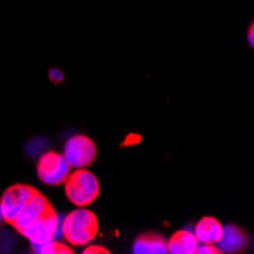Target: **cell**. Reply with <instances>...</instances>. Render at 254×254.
I'll return each mask as SVG.
<instances>
[{
  "instance_id": "obj_2",
  "label": "cell",
  "mask_w": 254,
  "mask_h": 254,
  "mask_svg": "<svg viewBox=\"0 0 254 254\" xmlns=\"http://www.w3.org/2000/svg\"><path fill=\"white\" fill-rule=\"evenodd\" d=\"M64 190L68 201L78 207H87L95 202L101 193L98 178L84 168L75 169L64 181Z\"/></svg>"
},
{
  "instance_id": "obj_5",
  "label": "cell",
  "mask_w": 254,
  "mask_h": 254,
  "mask_svg": "<svg viewBox=\"0 0 254 254\" xmlns=\"http://www.w3.org/2000/svg\"><path fill=\"white\" fill-rule=\"evenodd\" d=\"M64 158L70 168H85L95 161L98 155V149L95 142L87 135H73L67 140L64 146Z\"/></svg>"
},
{
  "instance_id": "obj_7",
  "label": "cell",
  "mask_w": 254,
  "mask_h": 254,
  "mask_svg": "<svg viewBox=\"0 0 254 254\" xmlns=\"http://www.w3.org/2000/svg\"><path fill=\"white\" fill-rule=\"evenodd\" d=\"M51 202L48 201L44 195H41L38 190H35L31 198L26 201V204L23 205V209L18 212V215L15 216V219L12 221L11 225H14L15 230H23L25 227H28L31 222H34L37 218L41 216V213L46 210V207H48Z\"/></svg>"
},
{
  "instance_id": "obj_17",
  "label": "cell",
  "mask_w": 254,
  "mask_h": 254,
  "mask_svg": "<svg viewBox=\"0 0 254 254\" xmlns=\"http://www.w3.org/2000/svg\"><path fill=\"white\" fill-rule=\"evenodd\" d=\"M2 219H3V216H2V209H0V222H2Z\"/></svg>"
},
{
  "instance_id": "obj_4",
  "label": "cell",
  "mask_w": 254,
  "mask_h": 254,
  "mask_svg": "<svg viewBox=\"0 0 254 254\" xmlns=\"http://www.w3.org/2000/svg\"><path fill=\"white\" fill-rule=\"evenodd\" d=\"M37 174L38 178L48 184V186H60L70 174V166L63 154L58 152H46L38 158L37 163Z\"/></svg>"
},
{
  "instance_id": "obj_16",
  "label": "cell",
  "mask_w": 254,
  "mask_h": 254,
  "mask_svg": "<svg viewBox=\"0 0 254 254\" xmlns=\"http://www.w3.org/2000/svg\"><path fill=\"white\" fill-rule=\"evenodd\" d=\"M247 35H248V43L253 46V43H254V38H253V37H254V26H253V25H250V28H248V34H247Z\"/></svg>"
},
{
  "instance_id": "obj_14",
  "label": "cell",
  "mask_w": 254,
  "mask_h": 254,
  "mask_svg": "<svg viewBox=\"0 0 254 254\" xmlns=\"http://www.w3.org/2000/svg\"><path fill=\"white\" fill-rule=\"evenodd\" d=\"M49 78H51V81H54V82H61L63 78H64V75H63L61 70H58V68H51Z\"/></svg>"
},
{
  "instance_id": "obj_15",
  "label": "cell",
  "mask_w": 254,
  "mask_h": 254,
  "mask_svg": "<svg viewBox=\"0 0 254 254\" xmlns=\"http://www.w3.org/2000/svg\"><path fill=\"white\" fill-rule=\"evenodd\" d=\"M108 254L110 251L107 248H102V247H87L84 254Z\"/></svg>"
},
{
  "instance_id": "obj_8",
  "label": "cell",
  "mask_w": 254,
  "mask_h": 254,
  "mask_svg": "<svg viewBox=\"0 0 254 254\" xmlns=\"http://www.w3.org/2000/svg\"><path fill=\"white\" fill-rule=\"evenodd\" d=\"M166 247L171 254H196L198 239L189 230H178L169 241H166Z\"/></svg>"
},
{
  "instance_id": "obj_3",
  "label": "cell",
  "mask_w": 254,
  "mask_h": 254,
  "mask_svg": "<svg viewBox=\"0 0 254 254\" xmlns=\"http://www.w3.org/2000/svg\"><path fill=\"white\" fill-rule=\"evenodd\" d=\"M20 233L29 239L32 245H41L55 239L58 233V215L54 210V207L49 204L41 216L31 222L28 227L20 230Z\"/></svg>"
},
{
  "instance_id": "obj_10",
  "label": "cell",
  "mask_w": 254,
  "mask_h": 254,
  "mask_svg": "<svg viewBox=\"0 0 254 254\" xmlns=\"http://www.w3.org/2000/svg\"><path fill=\"white\" fill-rule=\"evenodd\" d=\"M132 251L135 254H165L168 253L166 239L157 233L140 235L132 245Z\"/></svg>"
},
{
  "instance_id": "obj_13",
  "label": "cell",
  "mask_w": 254,
  "mask_h": 254,
  "mask_svg": "<svg viewBox=\"0 0 254 254\" xmlns=\"http://www.w3.org/2000/svg\"><path fill=\"white\" fill-rule=\"evenodd\" d=\"M221 250L218 247H215L213 244H202L201 247L198 245L196 248V254H219Z\"/></svg>"
},
{
  "instance_id": "obj_6",
  "label": "cell",
  "mask_w": 254,
  "mask_h": 254,
  "mask_svg": "<svg viewBox=\"0 0 254 254\" xmlns=\"http://www.w3.org/2000/svg\"><path fill=\"white\" fill-rule=\"evenodd\" d=\"M35 192L32 186L28 184H14V186L8 188L0 199V209H2L3 221L8 224H12L18 212L23 209V205L31 198V195Z\"/></svg>"
},
{
  "instance_id": "obj_1",
  "label": "cell",
  "mask_w": 254,
  "mask_h": 254,
  "mask_svg": "<svg viewBox=\"0 0 254 254\" xmlns=\"http://www.w3.org/2000/svg\"><path fill=\"white\" fill-rule=\"evenodd\" d=\"M99 222L93 212L87 209H78L68 213L63 222L64 239L75 247L87 245L98 236Z\"/></svg>"
},
{
  "instance_id": "obj_11",
  "label": "cell",
  "mask_w": 254,
  "mask_h": 254,
  "mask_svg": "<svg viewBox=\"0 0 254 254\" xmlns=\"http://www.w3.org/2000/svg\"><path fill=\"white\" fill-rule=\"evenodd\" d=\"M247 247V235L236 225L224 227L222 238L219 239V250L221 253H239Z\"/></svg>"
},
{
  "instance_id": "obj_12",
  "label": "cell",
  "mask_w": 254,
  "mask_h": 254,
  "mask_svg": "<svg viewBox=\"0 0 254 254\" xmlns=\"http://www.w3.org/2000/svg\"><path fill=\"white\" fill-rule=\"evenodd\" d=\"M34 250L35 253H40V254H72L73 253L70 247H67L61 242H57L54 239L41 245H34Z\"/></svg>"
},
{
  "instance_id": "obj_9",
  "label": "cell",
  "mask_w": 254,
  "mask_h": 254,
  "mask_svg": "<svg viewBox=\"0 0 254 254\" xmlns=\"http://www.w3.org/2000/svg\"><path fill=\"white\" fill-rule=\"evenodd\" d=\"M224 227L213 216H204L198 221L195 227V236L198 242L202 244H216L222 238Z\"/></svg>"
}]
</instances>
